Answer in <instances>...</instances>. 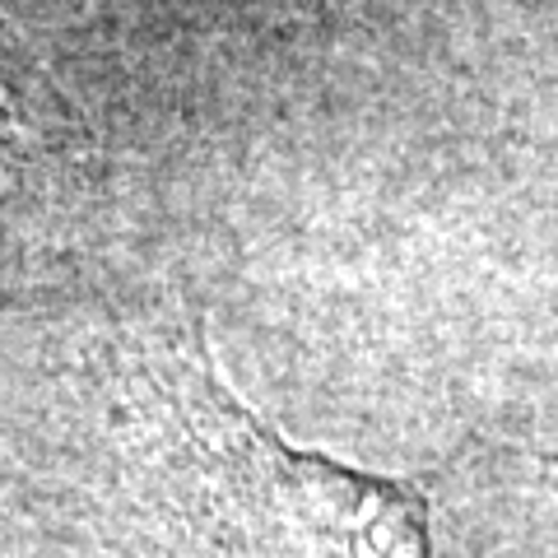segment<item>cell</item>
<instances>
[{
	"mask_svg": "<svg viewBox=\"0 0 558 558\" xmlns=\"http://www.w3.org/2000/svg\"><path fill=\"white\" fill-rule=\"evenodd\" d=\"M135 373L145 558H438L424 484L293 447L215 373L201 322L149 326Z\"/></svg>",
	"mask_w": 558,
	"mask_h": 558,
	"instance_id": "6da1fadb",
	"label": "cell"
}]
</instances>
